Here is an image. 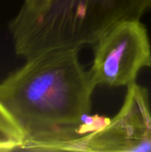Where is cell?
<instances>
[{
    "label": "cell",
    "instance_id": "277c9868",
    "mask_svg": "<svg viewBox=\"0 0 151 152\" xmlns=\"http://www.w3.org/2000/svg\"><path fill=\"white\" fill-rule=\"evenodd\" d=\"M77 151L151 152V109L148 90L127 86L119 111L101 127L82 139Z\"/></svg>",
    "mask_w": 151,
    "mask_h": 152
},
{
    "label": "cell",
    "instance_id": "8992f818",
    "mask_svg": "<svg viewBox=\"0 0 151 152\" xmlns=\"http://www.w3.org/2000/svg\"><path fill=\"white\" fill-rule=\"evenodd\" d=\"M0 127L9 132L10 134H13L17 138H19L22 143V135L20 131L19 130V128L13 122L10 115L7 113V111L1 105V103H0Z\"/></svg>",
    "mask_w": 151,
    "mask_h": 152
},
{
    "label": "cell",
    "instance_id": "6da1fadb",
    "mask_svg": "<svg viewBox=\"0 0 151 152\" xmlns=\"http://www.w3.org/2000/svg\"><path fill=\"white\" fill-rule=\"evenodd\" d=\"M78 49H56L27 60L0 83V103L22 135L19 151H77L109 118L90 116L96 87Z\"/></svg>",
    "mask_w": 151,
    "mask_h": 152
},
{
    "label": "cell",
    "instance_id": "7a4b0ae2",
    "mask_svg": "<svg viewBox=\"0 0 151 152\" xmlns=\"http://www.w3.org/2000/svg\"><path fill=\"white\" fill-rule=\"evenodd\" d=\"M151 0H36L10 24L16 54L31 59L56 49L93 46L114 25L141 18Z\"/></svg>",
    "mask_w": 151,
    "mask_h": 152
},
{
    "label": "cell",
    "instance_id": "52a82bcc",
    "mask_svg": "<svg viewBox=\"0 0 151 152\" xmlns=\"http://www.w3.org/2000/svg\"><path fill=\"white\" fill-rule=\"evenodd\" d=\"M36 0H24V5H31Z\"/></svg>",
    "mask_w": 151,
    "mask_h": 152
},
{
    "label": "cell",
    "instance_id": "5b68a950",
    "mask_svg": "<svg viewBox=\"0 0 151 152\" xmlns=\"http://www.w3.org/2000/svg\"><path fill=\"white\" fill-rule=\"evenodd\" d=\"M21 141L0 127V151H19Z\"/></svg>",
    "mask_w": 151,
    "mask_h": 152
},
{
    "label": "cell",
    "instance_id": "3957f363",
    "mask_svg": "<svg viewBox=\"0 0 151 152\" xmlns=\"http://www.w3.org/2000/svg\"><path fill=\"white\" fill-rule=\"evenodd\" d=\"M89 69L95 86H129L140 71L151 68V43L141 20L121 21L108 29L93 45Z\"/></svg>",
    "mask_w": 151,
    "mask_h": 152
}]
</instances>
